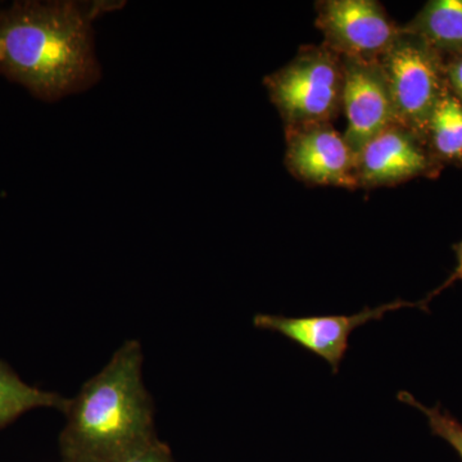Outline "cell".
<instances>
[{"instance_id": "7a4b0ae2", "label": "cell", "mask_w": 462, "mask_h": 462, "mask_svg": "<svg viewBox=\"0 0 462 462\" xmlns=\"http://www.w3.org/2000/svg\"><path fill=\"white\" fill-rule=\"evenodd\" d=\"M143 365L141 342L126 340L69 398L60 436L63 462H120L158 438Z\"/></svg>"}, {"instance_id": "3957f363", "label": "cell", "mask_w": 462, "mask_h": 462, "mask_svg": "<svg viewBox=\"0 0 462 462\" xmlns=\"http://www.w3.org/2000/svg\"><path fill=\"white\" fill-rule=\"evenodd\" d=\"M343 84V58L324 44L302 48L287 66L264 78L287 129L331 124L342 109Z\"/></svg>"}, {"instance_id": "5b68a950", "label": "cell", "mask_w": 462, "mask_h": 462, "mask_svg": "<svg viewBox=\"0 0 462 462\" xmlns=\"http://www.w3.org/2000/svg\"><path fill=\"white\" fill-rule=\"evenodd\" d=\"M316 12L325 47L346 60H379L402 32L375 0H324Z\"/></svg>"}, {"instance_id": "277c9868", "label": "cell", "mask_w": 462, "mask_h": 462, "mask_svg": "<svg viewBox=\"0 0 462 462\" xmlns=\"http://www.w3.org/2000/svg\"><path fill=\"white\" fill-rule=\"evenodd\" d=\"M396 124L422 139L446 89V69L438 51L419 36L402 32L379 58Z\"/></svg>"}, {"instance_id": "9a60e30c", "label": "cell", "mask_w": 462, "mask_h": 462, "mask_svg": "<svg viewBox=\"0 0 462 462\" xmlns=\"http://www.w3.org/2000/svg\"><path fill=\"white\" fill-rule=\"evenodd\" d=\"M454 251L456 254V258H457V264H456V269L451 275L448 276V279L445 282H443L440 287H438L436 291H431V293L428 294V297L425 300H421L422 306L425 307V310L428 311V305L434 297H437L438 294L442 293L443 291H446L447 288L454 285L456 282H462V240L461 242L456 243L454 245Z\"/></svg>"}, {"instance_id": "e0dca14e", "label": "cell", "mask_w": 462, "mask_h": 462, "mask_svg": "<svg viewBox=\"0 0 462 462\" xmlns=\"http://www.w3.org/2000/svg\"><path fill=\"white\" fill-rule=\"evenodd\" d=\"M60 462H63V461H60Z\"/></svg>"}, {"instance_id": "5bb4252c", "label": "cell", "mask_w": 462, "mask_h": 462, "mask_svg": "<svg viewBox=\"0 0 462 462\" xmlns=\"http://www.w3.org/2000/svg\"><path fill=\"white\" fill-rule=\"evenodd\" d=\"M120 462H176L172 451L165 442L156 438L147 445L135 449Z\"/></svg>"}, {"instance_id": "30bf717a", "label": "cell", "mask_w": 462, "mask_h": 462, "mask_svg": "<svg viewBox=\"0 0 462 462\" xmlns=\"http://www.w3.org/2000/svg\"><path fill=\"white\" fill-rule=\"evenodd\" d=\"M407 32L419 36L438 53L462 56V0H431L419 12Z\"/></svg>"}, {"instance_id": "ba28073f", "label": "cell", "mask_w": 462, "mask_h": 462, "mask_svg": "<svg viewBox=\"0 0 462 462\" xmlns=\"http://www.w3.org/2000/svg\"><path fill=\"white\" fill-rule=\"evenodd\" d=\"M342 109L346 142L357 156L372 139L396 124L393 103L379 60H346Z\"/></svg>"}, {"instance_id": "8fae6325", "label": "cell", "mask_w": 462, "mask_h": 462, "mask_svg": "<svg viewBox=\"0 0 462 462\" xmlns=\"http://www.w3.org/2000/svg\"><path fill=\"white\" fill-rule=\"evenodd\" d=\"M69 398L26 384L11 366L0 360V430L35 409L66 412Z\"/></svg>"}, {"instance_id": "7c38bea8", "label": "cell", "mask_w": 462, "mask_h": 462, "mask_svg": "<svg viewBox=\"0 0 462 462\" xmlns=\"http://www.w3.org/2000/svg\"><path fill=\"white\" fill-rule=\"evenodd\" d=\"M427 136L440 157H462V103L448 90L431 115Z\"/></svg>"}, {"instance_id": "4fadbf2b", "label": "cell", "mask_w": 462, "mask_h": 462, "mask_svg": "<svg viewBox=\"0 0 462 462\" xmlns=\"http://www.w3.org/2000/svg\"><path fill=\"white\" fill-rule=\"evenodd\" d=\"M397 398L401 402L409 404L413 409L424 413L433 436L439 437L440 439L448 443L462 460V424L455 416L442 409L439 403L433 407L425 406L409 392H400Z\"/></svg>"}, {"instance_id": "2e32d148", "label": "cell", "mask_w": 462, "mask_h": 462, "mask_svg": "<svg viewBox=\"0 0 462 462\" xmlns=\"http://www.w3.org/2000/svg\"><path fill=\"white\" fill-rule=\"evenodd\" d=\"M446 78L455 90V96L462 103V56L456 57L455 60L449 63L446 69Z\"/></svg>"}, {"instance_id": "9c48e42d", "label": "cell", "mask_w": 462, "mask_h": 462, "mask_svg": "<svg viewBox=\"0 0 462 462\" xmlns=\"http://www.w3.org/2000/svg\"><path fill=\"white\" fill-rule=\"evenodd\" d=\"M421 141L397 124L383 130L357 153L358 187H388L430 172V157Z\"/></svg>"}, {"instance_id": "52a82bcc", "label": "cell", "mask_w": 462, "mask_h": 462, "mask_svg": "<svg viewBox=\"0 0 462 462\" xmlns=\"http://www.w3.org/2000/svg\"><path fill=\"white\" fill-rule=\"evenodd\" d=\"M357 156L331 124L287 129L285 163L298 180L355 189Z\"/></svg>"}, {"instance_id": "8992f818", "label": "cell", "mask_w": 462, "mask_h": 462, "mask_svg": "<svg viewBox=\"0 0 462 462\" xmlns=\"http://www.w3.org/2000/svg\"><path fill=\"white\" fill-rule=\"evenodd\" d=\"M418 307L424 309L421 300L413 303L397 300L378 307H365L354 315L303 316L288 318L282 315L257 314L254 325L257 329L282 334L330 365L333 374L339 373L340 364L348 351L349 338L357 328L367 322L382 320L388 312Z\"/></svg>"}, {"instance_id": "6da1fadb", "label": "cell", "mask_w": 462, "mask_h": 462, "mask_svg": "<svg viewBox=\"0 0 462 462\" xmlns=\"http://www.w3.org/2000/svg\"><path fill=\"white\" fill-rule=\"evenodd\" d=\"M0 74L53 100L100 78L91 17L75 2H16L0 8Z\"/></svg>"}]
</instances>
